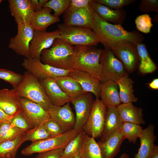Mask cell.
Listing matches in <instances>:
<instances>
[{
    "mask_svg": "<svg viewBox=\"0 0 158 158\" xmlns=\"http://www.w3.org/2000/svg\"><path fill=\"white\" fill-rule=\"evenodd\" d=\"M91 30L99 42L102 43L105 48L110 49L116 43L122 41H129L136 45L142 43L144 39L143 35L138 31H128L121 25L110 23L94 11Z\"/></svg>",
    "mask_w": 158,
    "mask_h": 158,
    "instance_id": "6da1fadb",
    "label": "cell"
},
{
    "mask_svg": "<svg viewBox=\"0 0 158 158\" xmlns=\"http://www.w3.org/2000/svg\"><path fill=\"white\" fill-rule=\"evenodd\" d=\"M75 54L74 46L57 38L50 48L42 51L40 60L43 63L57 68L73 70Z\"/></svg>",
    "mask_w": 158,
    "mask_h": 158,
    "instance_id": "7a4b0ae2",
    "label": "cell"
},
{
    "mask_svg": "<svg viewBox=\"0 0 158 158\" xmlns=\"http://www.w3.org/2000/svg\"><path fill=\"white\" fill-rule=\"evenodd\" d=\"M94 45H75L74 69L85 72L100 79L101 65L99 62L103 50Z\"/></svg>",
    "mask_w": 158,
    "mask_h": 158,
    "instance_id": "3957f363",
    "label": "cell"
},
{
    "mask_svg": "<svg viewBox=\"0 0 158 158\" xmlns=\"http://www.w3.org/2000/svg\"><path fill=\"white\" fill-rule=\"evenodd\" d=\"M14 89L20 97L37 103L47 111L52 105L39 80L27 71L23 75L20 83Z\"/></svg>",
    "mask_w": 158,
    "mask_h": 158,
    "instance_id": "277c9868",
    "label": "cell"
},
{
    "mask_svg": "<svg viewBox=\"0 0 158 158\" xmlns=\"http://www.w3.org/2000/svg\"><path fill=\"white\" fill-rule=\"evenodd\" d=\"M78 133L74 129L60 135L32 142L21 151L22 155L29 156L35 153H41L58 149H64L68 142Z\"/></svg>",
    "mask_w": 158,
    "mask_h": 158,
    "instance_id": "5b68a950",
    "label": "cell"
},
{
    "mask_svg": "<svg viewBox=\"0 0 158 158\" xmlns=\"http://www.w3.org/2000/svg\"><path fill=\"white\" fill-rule=\"evenodd\" d=\"M58 38L69 44L75 45H97L99 43L92 30L79 27L59 24Z\"/></svg>",
    "mask_w": 158,
    "mask_h": 158,
    "instance_id": "8992f818",
    "label": "cell"
},
{
    "mask_svg": "<svg viewBox=\"0 0 158 158\" xmlns=\"http://www.w3.org/2000/svg\"><path fill=\"white\" fill-rule=\"evenodd\" d=\"M102 74L101 83L109 81H117L125 75L128 74L123 63L109 49L103 50L100 59Z\"/></svg>",
    "mask_w": 158,
    "mask_h": 158,
    "instance_id": "52a82bcc",
    "label": "cell"
},
{
    "mask_svg": "<svg viewBox=\"0 0 158 158\" xmlns=\"http://www.w3.org/2000/svg\"><path fill=\"white\" fill-rule=\"evenodd\" d=\"M107 108L99 98L93 102L88 118L83 130L94 139L101 137L104 130Z\"/></svg>",
    "mask_w": 158,
    "mask_h": 158,
    "instance_id": "ba28073f",
    "label": "cell"
},
{
    "mask_svg": "<svg viewBox=\"0 0 158 158\" xmlns=\"http://www.w3.org/2000/svg\"><path fill=\"white\" fill-rule=\"evenodd\" d=\"M123 63L127 72H133L138 68L140 59L136 45L127 41L118 42L109 49Z\"/></svg>",
    "mask_w": 158,
    "mask_h": 158,
    "instance_id": "9c48e42d",
    "label": "cell"
},
{
    "mask_svg": "<svg viewBox=\"0 0 158 158\" xmlns=\"http://www.w3.org/2000/svg\"><path fill=\"white\" fill-rule=\"evenodd\" d=\"M22 65L27 71L32 74L39 81L68 75L73 70L55 67L43 63L40 59L31 58H24Z\"/></svg>",
    "mask_w": 158,
    "mask_h": 158,
    "instance_id": "30bf717a",
    "label": "cell"
},
{
    "mask_svg": "<svg viewBox=\"0 0 158 158\" xmlns=\"http://www.w3.org/2000/svg\"><path fill=\"white\" fill-rule=\"evenodd\" d=\"M17 33L10 38L8 47L25 58H30V47L35 30L30 24H17Z\"/></svg>",
    "mask_w": 158,
    "mask_h": 158,
    "instance_id": "8fae6325",
    "label": "cell"
},
{
    "mask_svg": "<svg viewBox=\"0 0 158 158\" xmlns=\"http://www.w3.org/2000/svg\"><path fill=\"white\" fill-rule=\"evenodd\" d=\"M93 11L90 5L77 8L70 6L64 12L63 24L91 30L93 20Z\"/></svg>",
    "mask_w": 158,
    "mask_h": 158,
    "instance_id": "7c38bea8",
    "label": "cell"
},
{
    "mask_svg": "<svg viewBox=\"0 0 158 158\" xmlns=\"http://www.w3.org/2000/svg\"><path fill=\"white\" fill-rule=\"evenodd\" d=\"M94 101L92 93L89 92H84L71 100L76 114L73 129L78 133L83 130L89 116Z\"/></svg>",
    "mask_w": 158,
    "mask_h": 158,
    "instance_id": "4fadbf2b",
    "label": "cell"
},
{
    "mask_svg": "<svg viewBox=\"0 0 158 158\" xmlns=\"http://www.w3.org/2000/svg\"><path fill=\"white\" fill-rule=\"evenodd\" d=\"M60 35L58 29L51 32L35 30L30 45V58L40 60L42 51L50 48Z\"/></svg>",
    "mask_w": 158,
    "mask_h": 158,
    "instance_id": "5bb4252c",
    "label": "cell"
},
{
    "mask_svg": "<svg viewBox=\"0 0 158 158\" xmlns=\"http://www.w3.org/2000/svg\"><path fill=\"white\" fill-rule=\"evenodd\" d=\"M21 113L32 128L43 124L51 118L47 111L38 104L25 98L20 97Z\"/></svg>",
    "mask_w": 158,
    "mask_h": 158,
    "instance_id": "9a60e30c",
    "label": "cell"
},
{
    "mask_svg": "<svg viewBox=\"0 0 158 158\" xmlns=\"http://www.w3.org/2000/svg\"><path fill=\"white\" fill-rule=\"evenodd\" d=\"M11 15L17 24H30L35 12L30 0H9Z\"/></svg>",
    "mask_w": 158,
    "mask_h": 158,
    "instance_id": "2e32d148",
    "label": "cell"
},
{
    "mask_svg": "<svg viewBox=\"0 0 158 158\" xmlns=\"http://www.w3.org/2000/svg\"><path fill=\"white\" fill-rule=\"evenodd\" d=\"M48 111L51 118L57 123L64 133L73 129L75 117L70 102L61 106L52 105Z\"/></svg>",
    "mask_w": 158,
    "mask_h": 158,
    "instance_id": "e0dca14e",
    "label": "cell"
},
{
    "mask_svg": "<svg viewBox=\"0 0 158 158\" xmlns=\"http://www.w3.org/2000/svg\"><path fill=\"white\" fill-rule=\"evenodd\" d=\"M0 108L13 117L21 113L20 97L15 89H0Z\"/></svg>",
    "mask_w": 158,
    "mask_h": 158,
    "instance_id": "ac0fdd59",
    "label": "cell"
},
{
    "mask_svg": "<svg viewBox=\"0 0 158 158\" xmlns=\"http://www.w3.org/2000/svg\"><path fill=\"white\" fill-rule=\"evenodd\" d=\"M154 126L152 124L143 129L139 138L140 146L134 158H150L153 152L157 137L154 134Z\"/></svg>",
    "mask_w": 158,
    "mask_h": 158,
    "instance_id": "d6986e66",
    "label": "cell"
},
{
    "mask_svg": "<svg viewBox=\"0 0 158 158\" xmlns=\"http://www.w3.org/2000/svg\"><path fill=\"white\" fill-rule=\"evenodd\" d=\"M90 4L94 12L109 23L122 25L126 19V12L123 8L112 9L97 2L95 0H92Z\"/></svg>",
    "mask_w": 158,
    "mask_h": 158,
    "instance_id": "ffe728a7",
    "label": "cell"
},
{
    "mask_svg": "<svg viewBox=\"0 0 158 158\" xmlns=\"http://www.w3.org/2000/svg\"><path fill=\"white\" fill-rule=\"evenodd\" d=\"M68 75L80 84L85 92L93 93L96 98H99L101 84L99 79L91 76L85 72L75 69L71 70Z\"/></svg>",
    "mask_w": 158,
    "mask_h": 158,
    "instance_id": "44dd1931",
    "label": "cell"
},
{
    "mask_svg": "<svg viewBox=\"0 0 158 158\" xmlns=\"http://www.w3.org/2000/svg\"><path fill=\"white\" fill-rule=\"evenodd\" d=\"M39 81L52 105L61 106L71 102V99L62 91L54 79L49 78Z\"/></svg>",
    "mask_w": 158,
    "mask_h": 158,
    "instance_id": "7402d4cb",
    "label": "cell"
},
{
    "mask_svg": "<svg viewBox=\"0 0 158 158\" xmlns=\"http://www.w3.org/2000/svg\"><path fill=\"white\" fill-rule=\"evenodd\" d=\"M125 139L120 130L103 141L97 142L103 158H114L120 150Z\"/></svg>",
    "mask_w": 158,
    "mask_h": 158,
    "instance_id": "603a6c76",
    "label": "cell"
},
{
    "mask_svg": "<svg viewBox=\"0 0 158 158\" xmlns=\"http://www.w3.org/2000/svg\"><path fill=\"white\" fill-rule=\"evenodd\" d=\"M116 82L109 81L101 83L100 92L101 100L107 108L117 107L122 104Z\"/></svg>",
    "mask_w": 158,
    "mask_h": 158,
    "instance_id": "cb8c5ba5",
    "label": "cell"
},
{
    "mask_svg": "<svg viewBox=\"0 0 158 158\" xmlns=\"http://www.w3.org/2000/svg\"><path fill=\"white\" fill-rule=\"evenodd\" d=\"M117 109L121 120L138 124H144L146 122L143 118V110L135 106L132 103L121 104Z\"/></svg>",
    "mask_w": 158,
    "mask_h": 158,
    "instance_id": "d4e9b609",
    "label": "cell"
},
{
    "mask_svg": "<svg viewBox=\"0 0 158 158\" xmlns=\"http://www.w3.org/2000/svg\"><path fill=\"white\" fill-rule=\"evenodd\" d=\"M123 123L119 117L117 108H107L104 126L100 140H106L120 130Z\"/></svg>",
    "mask_w": 158,
    "mask_h": 158,
    "instance_id": "484cf974",
    "label": "cell"
},
{
    "mask_svg": "<svg viewBox=\"0 0 158 158\" xmlns=\"http://www.w3.org/2000/svg\"><path fill=\"white\" fill-rule=\"evenodd\" d=\"M52 10L49 8L43 7L35 12L30 23L35 30L46 31L48 26L60 21L59 17L51 14Z\"/></svg>",
    "mask_w": 158,
    "mask_h": 158,
    "instance_id": "4316f807",
    "label": "cell"
},
{
    "mask_svg": "<svg viewBox=\"0 0 158 158\" xmlns=\"http://www.w3.org/2000/svg\"><path fill=\"white\" fill-rule=\"evenodd\" d=\"M54 79L62 91L71 100L85 92L80 84L69 75L58 77Z\"/></svg>",
    "mask_w": 158,
    "mask_h": 158,
    "instance_id": "83f0119b",
    "label": "cell"
},
{
    "mask_svg": "<svg viewBox=\"0 0 158 158\" xmlns=\"http://www.w3.org/2000/svg\"><path fill=\"white\" fill-rule=\"evenodd\" d=\"M119 89V94L122 104L136 102L138 98L134 93V81L128 74L125 75L116 82Z\"/></svg>",
    "mask_w": 158,
    "mask_h": 158,
    "instance_id": "f1b7e54d",
    "label": "cell"
},
{
    "mask_svg": "<svg viewBox=\"0 0 158 158\" xmlns=\"http://www.w3.org/2000/svg\"><path fill=\"white\" fill-rule=\"evenodd\" d=\"M25 132L0 144V158H15L18 150L25 141Z\"/></svg>",
    "mask_w": 158,
    "mask_h": 158,
    "instance_id": "f546056e",
    "label": "cell"
},
{
    "mask_svg": "<svg viewBox=\"0 0 158 158\" xmlns=\"http://www.w3.org/2000/svg\"><path fill=\"white\" fill-rule=\"evenodd\" d=\"M140 59L139 71L142 74L152 73L157 66L150 57L146 46L142 43L136 45Z\"/></svg>",
    "mask_w": 158,
    "mask_h": 158,
    "instance_id": "4dcf8cb0",
    "label": "cell"
},
{
    "mask_svg": "<svg viewBox=\"0 0 158 158\" xmlns=\"http://www.w3.org/2000/svg\"><path fill=\"white\" fill-rule=\"evenodd\" d=\"M81 158H103L95 139L85 133L80 151Z\"/></svg>",
    "mask_w": 158,
    "mask_h": 158,
    "instance_id": "1f68e13d",
    "label": "cell"
},
{
    "mask_svg": "<svg viewBox=\"0 0 158 158\" xmlns=\"http://www.w3.org/2000/svg\"><path fill=\"white\" fill-rule=\"evenodd\" d=\"M143 129L140 125L123 122L120 130L125 139H128L129 142H132L135 144Z\"/></svg>",
    "mask_w": 158,
    "mask_h": 158,
    "instance_id": "d6a6232c",
    "label": "cell"
},
{
    "mask_svg": "<svg viewBox=\"0 0 158 158\" xmlns=\"http://www.w3.org/2000/svg\"><path fill=\"white\" fill-rule=\"evenodd\" d=\"M85 133L82 130L67 144L61 158H73L80 151Z\"/></svg>",
    "mask_w": 158,
    "mask_h": 158,
    "instance_id": "836d02e7",
    "label": "cell"
},
{
    "mask_svg": "<svg viewBox=\"0 0 158 158\" xmlns=\"http://www.w3.org/2000/svg\"><path fill=\"white\" fill-rule=\"evenodd\" d=\"M50 136L43 124H40L25 132V141L34 142L49 138Z\"/></svg>",
    "mask_w": 158,
    "mask_h": 158,
    "instance_id": "e575fe53",
    "label": "cell"
},
{
    "mask_svg": "<svg viewBox=\"0 0 158 158\" xmlns=\"http://www.w3.org/2000/svg\"><path fill=\"white\" fill-rule=\"evenodd\" d=\"M10 123L1 122L0 126V144L24 132L16 127L11 128L10 126Z\"/></svg>",
    "mask_w": 158,
    "mask_h": 158,
    "instance_id": "d590c367",
    "label": "cell"
},
{
    "mask_svg": "<svg viewBox=\"0 0 158 158\" xmlns=\"http://www.w3.org/2000/svg\"><path fill=\"white\" fill-rule=\"evenodd\" d=\"M71 3V0H50L43 7H47L53 10L54 12L53 15L59 17L70 6Z\"/></svg>",
    "mask_w": 158,
    "mask_h": 158,
    "instance_id": "8d00e7d4",
    "label": "cell"
},
{
    "mask_svg": "<svg viewBox=\"0 0 158 158\" xmlns=\"http://www.w3.org/2000/svg\"><path fill=\"white\" fill-rule=\"evenodd\" d=\"M23 75L12 71L0 68V79L11 84L14 88L19 85L22 80Z\"/></svg>",
    "mask_w": 158,
    "mask_h": 158,
    "instance_id": "74e56055",
    "label": "cell"
},
{
    "mask_svg": "<svg viewBox=\"0 0 158 158\" xmlns=\"http://www.w3.org/2000/svg\"><path fill=\"white\" fill-rule=\"evenodd\" d=\"M135 23L137 29L145 34L149 33L153 26L152 18L147 13L138 16L135 20Z\"/></svg>",
    "mask_w": 158,
    "mask_h": 158,
    "instance_id": "f35d334b",
    "label": "cell"
},
{
    "mask_svg": "<svg viewBox=\"0 0 158 158\" xmlns=\"http://www.w3.org/2000/svg\"><path fill=\"white\" fill-rule=\"evenodd\" d=\"M99 3L114 10L123 8L134 2L135 0H95Z\"/></svg>",
    "mask_w": 158,
    "mask_h": 158,
    "instance_id": "ab89813d",
    "label": "cell"
},
{
    "mask_svg": "<svg viewBox=\"0 0 158 158\" xmlns=\"http://www.w3.org/2000/svg\"><path fill=\"white\" fill-rule=\"evenodd\" d=\"M10 126L12 128L16 127L24 132H27L32 128L21 113L13 117L10 123Z\"/></svg>",
    "mask_w": 158,
    "mask_h": 158,
    "instance_id": "60d3db41",
    "label": "cell"
},
{
    "mask_svg": "<svg viewBox=\"0 0 158 158\" xmlns=\"http://www.w3.org/2000/svg\"><path fill=\"white\" fill-rule=\"evenodd\" d=\"M43 124L51 137L57 136L64 133L57 123L51 118Z\"/></svg>",
    "mask_w": 158,
    "mask_h": 158,
    "instance_id": "b9f144b4",
    "label": "cell"
},
{
    "mask_svg": "<svg viewBox=\"0 0 158 158\" xmlns=\"http://www.w3.org/2000/svg\"><path fill=\"white\" fill-rule=\"evenodd\" d=\"M138 7L140 11L147 13L151 11L158 12V0H141Z\"/></svg>",
    "mask_w": 158,
    "mask_h": 158,
    "instance_id": "7bdbcfd3",
    "label": "cell"
},
{
    "mask_svg": "<svg viewBox=\"0 0 158 158\" xmlns=\"http://www.w3.org/2000/svg\"><path fill=\"white\" fill-rule=\"evenodd\" d=\"M63 150L58 149L39 153L35 158H61Z\"/></svg>",
    "mask_w": 158,
    "mask_h": 158,
    "instance_id": "ee69618b",
    "label": "cell"
},
{
    "mask_svg": "<svg viewBox=\"0 0 158 158\" xmlns=\"http://www.w3.org/2000/svg\"><path fill=\"white\" fill-rule=\"evenodd\" d=\"M92 0H71L70 6L77 8H82L90 5Z\"/></svg>",
    "mask_w": 158,
    "mask_h": 158,
    "instance_id": "f6af8a7d",
    "label": "cell"
},
{
    "mask_svg": "<svg viewBox=\"0 0 158 158\" xmlns=\"http://www.w3.org/2000/svg\"><path fill=\"white\" fill-rule=\"evenodd\" d=\"M13 117L9 115L0 108V121L3 123H11Z\"/></svg>",
    "mask_w": 158,
    "mask_h": 158,
    "instance_id": "bcb514c9",
    "label": "cell"
},
{
    "mask_svg": "<svg viewBox=\"0 0 158 158\" xmlns=\"http://www.w3.org/2000/svg\"><path fill=\"white\" fill-rule=\"evenodd\" d=\"M148 85L150 88L154 90H158V79H154L151 82L148 83Z\"/></svg>",
    "mask_w": 158,
    "mask_h": 158,
    "instance_id": "7dc6e473",
    "label": "cell"
},
{
    "mask_svg": "<svg viewBox=\"0 0 158 158\" xmlns=\"http://www.w3.org/2000/svg\"><path fill=\"white\" fill-rule=\"evenodd\" d=\"M35 11L41 10L42 7L40 5L38 0H30Z\"/></svg>",
    "mask_w": 158,
    "mask_h": 158,
    "instance_id": "c3c4849f",
    "label": "cell"
},
{
    "mask_svg": "<svg viewBox=\"0 0 158 158\" xmlns=\"http://www.w3.org/2000/svg\"><path fill=\"white\" fill-rule=\"evenodd\" d=\"M150 158H158V146L155 144L153 152Z\"/></svg>",
    "mask_w": 158,
    "mask_h": 158,
    "instance_id": "681fc988",
    "label": "cell"
},
{
    "mask_svg": "<svg viewBox=\"0 0 158 158\" xmlns=\"http://www.w3.org/2000/svg\"><path fill=\"white\" fill-rule=\"evenodd\" d=\"M38 1L40 5L42 8H43V6L49 1V0H39Z\"/></svg>",
    "mask_w": 158,
    "mask_h": 158,
    "instance_id": "f907efd6",
    "label": "cell"
},
{
    "mask_svg": "<svg viewBox=\"0 0 158 158\" xmlns=\"http://www.w3.org/2000/svg\"><path fill=\"white\" fill-rule=\"evenodd\" d=\"M120 158H130L129 156L126 153H123Z\"/></svg>",
    "mask_w": 158,
    "mask_h": 158,
    "instance_id": "816d5d0a",
    "label": "cell"
},
{
    "mask_svg": "<svg viewBox=\"0 0 158 158\" xmlns=\"http://www.w3.org/2000/svg\"><path fill=\"white\" fill-rule=\"evenodd\" d=\"M73 158H81L80 154V151Z\"/></svg>",
    "mask_w": 158,
    "mask_h": 158,
    "instance_id": "f5cc1de1",
    "label": "cell"
},
{
    "mask_svg": "<svg viewBox=\"0 0 158 158\" xmlns=\"http://www.w3.org/2000/svg\"><path fill=\"white\" fill-rule=\"evenodd\" d=\"M2 0H0V4H1V2L2 1Z\"/></svg>",
    "mask_w": 158,
    "mask_h": 158,
    "instance_id": "db71d44e",
    "label": "cell"
},
{
    "mask_svg": "<svg viewBox=\"0 0 158 158\" xmlns=\"http://www.w3.org/2000/svg\"><path fill=\"white\" fill-rule=\"evenodd\" d=\"M1 122L0 121V126L1 125Z\"/></svg>",
    "mask_w": 158,
    "mask_h": 158,
    "instance_id": "11a10c76",
    "label": "cell"
},
{
    "mask_svg": "<svg viewBox=\"0 0 158 158\" xmlns=\"http://www.w3.org/2000/svg\"></svg>",
    "mask_w": 158,
    "mask_h": 158,
    "instance_id": "9f6ffc18",
    "label": "cell"
}]
</instances>
